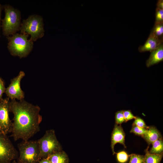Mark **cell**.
Segmentation results:
<instances>
[{
    "label": "cell",
    "instance_id": "cell-8",
    "mask_svg": "<svg viewBox=\"0 0 163 163\" xmlns=\"http://www.w3.org/2000/svg\"><path fill=\"white\" fill-rule=\"evenodd\" d=\"M25 75L24 71H20L16 77L11 79L10 84L6 88V94L11 100L17 99L21 101L24 99V94L21 89L20 84Z\"/></svg>",
    "mask_w": 163,
    "mask_h": 163
},
{
    "label": "cell",
    "instance_id": "cell-24",
    "mask_svg": "<svg viewBox=\"0 0 163 163\" xmlns=\"http://www.w3.org/2000/svg\"><path fill=\"white\" fill-rule=\"evenodd\" d=\"M123 113L126 122L130 120L133 119H135L136 117L133 115L130 110H123Z\"/></svg>",
    "mask_w": 163,
    "mask_h": 163
},
{
    "label": "cell",
    "instance_id": "cell-12",
    "mask_svg": "<svg viewBox=\"0 0 163 163\" xmlns=\"http://www.w3.org/2000/svg\"><path fill=\"white\" fill-rule=\"evenodd\" d=\"M149 59L147 60L146 65L149 67L158 64L163 60V44L162 43L157 49L150 52Z\"/></svg>",
    "mask_w": 163,
    "mask_h": 163
},
{
    "label": "cell",
    "instance_id": "cell-16",
    "mask_svg": "<svg viewBox=\"0 0 163 163\" xmlns=\"http://www.w3.org/2000/svg\"><path fill=\"white\" fill-rule=\"evenodd\" d=\"M152 147L149 151L151 154H161L163 153V142L161 138L154 142L152 144Z\"/></svg>",
    "mask_w": 163,
    "mask_h": 163
},
{
    "label": "cell",
    "instance_id": "cell-9",
    "mask_svg": "<svg viewBox=\"0 0 163 163\" xmlns=\"http://www.w3.org/2000/svg\"><path fill=\"white\" fill-rule=\"evenodd\" d=\"M9 103L8 97L0 101V130L6 135L11 132L12 123L9 117Z\"/></svg>",
    "mask_w": 163,
    "mask_h": 163
},
{
    "label": "cell",
    "instance_id": "cell-17",
    "mask_svg": "<svg viewBox=\"0 0 163 163\" xmlns=\"http://www.w3.org/2000/svg\"><path fill=\"white\" fill-rule=\"evenodd\" d=\"M151 32L158 37L163 38V23L155 24Z\"/></svg>",
    "mask_w": 163,
    "mask_h": 163
},
{
    "label": "cell",
    "instance_id": "cell-29",
    "mask_svg": "<svg viewBox=\"0 0 163 163\" xmlns=\"http://www.w3.org/2000/svg\"><path fill=\"white\" fill-rule=\"evenodd\" d=\"M12 163H21L17 161H16L15 160H13Z\"/></svg>",
    "mask_w": 163,
    "mask_h": 163
},
{
    "label": "cell",
    "instance_id": "cell-14",
    "mask_svg": "<svg viewBox=\"0 0 163 163\" xmlns=\"http://www.w3.org/2000/svg\"><path fill=\"white\" fill-rule=\"evenodd\" d=\"M47 158L51 163H69V162L67 154L63 150L55 152Z\"/></svg>",
    "mask_w": 163,
    "mask_h": 163
},
{
    "label": "cell",
    "instance_id": "cell-22",
    "mask_svg": "<svg viewBox=\"0 0 163 163\" xmlns=\"http://www.w3.org/2000/svg\"><path fill=\"white\" fill-rule=\"evenodd\" d=\"M155 24L163 23V9L156 8Z\"/></svg>",
    "mask_w": 163,
    "mask_h": 163
},
{
    "label": "cell",
    "instance_id": "cell-25",
    "mask_svg": "<svg viewBox=\"0 0 163 163\" xmlns=\"http://www.w3.org/2000/svg\"><path fill=\"white\" fill-rule=\"evenodd\" d=\"M6 88L5 87L4 81L0 78V101L2 99V96L3 93L5 92Z\"/></svg>",
    "mask_w": 163,
    "mask_h": 163
},
{
    "label": "cell",
    "instance_id": "cell-15",
    "mask_svg": "<svg viewBox=\"0 0 163 163\" xmlns=\"http://www.w3.org/2000/svg\"><path fill=\"white\" fill-rule=\"evenodd\" d=\"M149 146L145 150L144 163H160L163 157V153L161 154H151L148 151Z\"/></svg>",
    "mask_w": 163,
    "mask_h": 163
},
{
    "label": "cell",
    "instance_id": "cell-2",
    "mask_svg": "<svg viewBox=\"0 0 163 163\" xmlns=\"http://www.w3.org/2000/svg\"><path fill=\"white\" fill-rule=\"evenodd\" d=\"M26 33H16L7 37L8 48L11 55L20 58L27 57L33 50L34 42Z\"/></svg>",
    "mask_w": 163,
    "mask_h": 163
},
{
    "label": "cell",
    "instance_id": "cell-18",
    "mask_svg": "<svg viewBox=\"0 0 163 163\" xmlns=\"http://www.w3.org/2000/svg\"><path fill=\"white\" fill-rule=\"evenodd\" d=\"M129 163H144V155L132 154L129 155Z\"/></svg>",
    "mask_w": 163,
    "mask_h": 163
},
{
    "label": "cell",
    "instance_id": "cell-27",
    "mask_svg": "<svg viewBox=\"0 0 163 163\" xmlns=\"http://www.w3.org/2000/svg\"><path fill=\"white\" fill-rule=\"evenodd\" d=\"M38 163H51L47 158L41 159Z\"/></svg>",
    "mask_w": 163,
    "mask_h": 163
},
{
    "label": "cell",
    "instance_id": "cell-1",
    "mask_svg": "<svg viewBox=\"0 0 163 163\" xmlns=\"http://www.w3.org/2000/svg\"><path fill=\"white\" fill-rule=\"evenodd\" d=\"M40 109L24 100L10 101L9 111L13 114L11 133L15 141L20 139L28 140L40 130L42 120L40 114Z\"/></svg>",
    "mask_w": 163,
    "mask_h": 163
},
{
    "label": "cell",
    "instance_id": "cell-11",
    "mask_svg": "<svg viewBox=\"0 0 163 163\" xmlns=\"http://www.w3.org/2000/svg\"><path fill=\"white\" fill-rule=\"evenodd\" d=\"M125 134L121 125L115 124L111 134V147L113 155L116 154L114 151V145L117 143L123 145L126 148L125 144Z\"/></svg>",
    "mask_w": 163,
    "mask_h": 163
},
{
    "label": "cell",
    "instance_id": "cell-23",
    "mask_svg": "<svg viewBox=\"0 0 163 163\" xmlns=\"http://www.w3.org/2000/svg\"><path fill=\"white\" fill-rule=\"evenodd\" d=\"M133 125H135L137 126L147 129L149 126H147L145 123L144 120L138 117H136L135 120L133 123Z\"/></svg>",
    "mask_w": 163,
    "mask_h": 163
},
{
    "label": "cell",
    "instance_id": "cell-5",
    "mask_svg": "<svg viewBox=\"0 0 163 163\" xmlns=\"http://www.w3.org/2000/svg\"><path fill=\"white\" fill-rule=\"evenodd\" d=\"M37 140L40 160L46 158L51 155L62 150V146L57 140L53 129L46 130L43 136Z\"/></svg>",
    "mask_w": 163,
    "mask_h": 163
},
{
    "label": "cell",
    "instance_id": "cell-20",
    "mask_svg": "<svg viewBox=\"0 0 163 163\" xmlns=\"http://www.w3.org/2000/svg\"><path fill=\"white\" fill-rule=\"evenodd\" d=\"M147 131V129L133 125L130 132L133 133L136 135L142 136Z\"/></svg>",
    "mask_w": 163,
    "mask_h": 163
},
{
    "label": "cell",
    "instance_id": "cell-19",
    "mask_svg": "<svg viewBox=\"0 0 163 163\" xmlns=\"http://www.w3.org/2000/svg\"><path fill=\"white\" fill-rule=\"evenodd\" d=\"M117 154V158L118 161L120 163H125L126 162L128 159L129 155L124 151H121L118 152Z\"/></svg>",
    "mask_w": 163,
    "mask_h": 163
},
{
    "label": "cell",
    "instance_id": "cell-3",
    "mask_svg": "<svg viewBox=\"0 0 163 163\" xmlns=\"http://www.w3.org/2000/svg\"><path fill=\"white\" fill-rule=\"evenodd\" d=\"M5 16L2 20L3 34L7 37L15 34L20 30L21 23L20 11L9 5L4 6Z\"/></svg>",
    "mask_w": 163,
    "mask_h": 163
},
{
    "label": "cell",
    "instance_id": "cell-13",
    "mask_svg": "<svg viewBox=\"0 0 163 163\" xmlns=\"http://www.w3.org/2000/svg\"><path fill=\"white\" fill-rule=\"evenodd\" d=\"M142 137L146 141L149 145L159 139L162 138L159 132L153 126L149 127L146 132Z\"/></svg>",
    "mask_w": 163,
    "mask_h": 163
},
{
    "label": "cell",
    "instance_id": "cell-7",
    "mask_svg": "<svg viewBox=\"0 0 163 163\" xmlns=\"http://www.w3.org/2000/svg\"><path fill=\"white\" fill-rule=\"evenodd\" d=\"M19 154L9 138L0 130V163H11Z\"/></svg>",
    "mask_w": 163,
    "mask_h": 163
},
{
    "label": "cell",
    "instance_id": "cell-6",
    "mask_svg": "<svg viewBox=\"0 0 163 163\" xmlns=\"http://www.w3.org/2000/svg\"><path fill=\"white\" fill-rule=\"evenodd\" d=\"M19 150L17 161L21 163H38L40 150L38 140L23 141L18 144Z\"/></svg>",
    "mask_w": 163,
    "mask_h": 163
},
{
    "label": "cell",
    "instance_id": "cell-10",
    "mask_svg": "<svg viewBox=\"0 0 163 163\" xmlns=\"http://www.w3.org/2000/svg\"><path fill=\"white\" fill-rule=\"evenodd\" d=\"M163 38L158 37L150 32L145 43L139 47V51L140 53L146 51L151 52L154 50L163 43Z\"/></svg>",
    "mask_w": 163,
    "mask_h": 163
},
{
    "label": "cell",
    "instance_id": "cell-28",
    "mask_svg": "<svg viewBox=\"0 0 163 163\" xmlns=\"http://www.w3.org/2000/svg\"><path fill=\"white\" fill-rule=\"evenodd\" d=\"M2 8V7L1 5L0 4V21L1 20V11Z\"/></svg>",
    "mask_w": 163,
    "mask_h": 163
},
{
    "label": "cell",
    "instance_id": "cell-21",
    "mask_svg": "<svg viewBox=\"0 0 163 163\" xmlns=\"http://www.w3.org/2000/svg\"><path fill=\"white\" fill-rule=\"evenodd\" d=\"M123 111V110L118 111L115 113V120L116 124L121 125L123 122H126L124 116Z\"/></svg>",
    "mask_w": 163,
    "mask_h": 163
},
{
    "label": "cell",
    "instance_id": "cell-4",
    "mask_svg": "<svg viewBox=\"0 0 163 163\" xmlns=\"http://www.w3.org/2000/svg\"><path fill=\"white\" fill-rule=\"evenodd\" d=\"M20 30L21 33L30 35V39L33 42L42 38L45 32L42 17L37 14L29 15L23 20Z\"/></svg>",
    "mask_w": 163,
    "mask_h": 163
},
{
    "label": "cell",
    "instance_id": "cell-26",
    "mask_svg": "<svg viewBox=\"0 0 163 163\" xmlns=\"http://www.w3.org/2000/svg\"><path fill=\"white\" fill-rule=\"evenodd\" d=\"M157 8L163 9V0H158L156 4Z\"/></svg>",
    "mask_w": 163,
    "mask_h": 163
}]
</instances>
